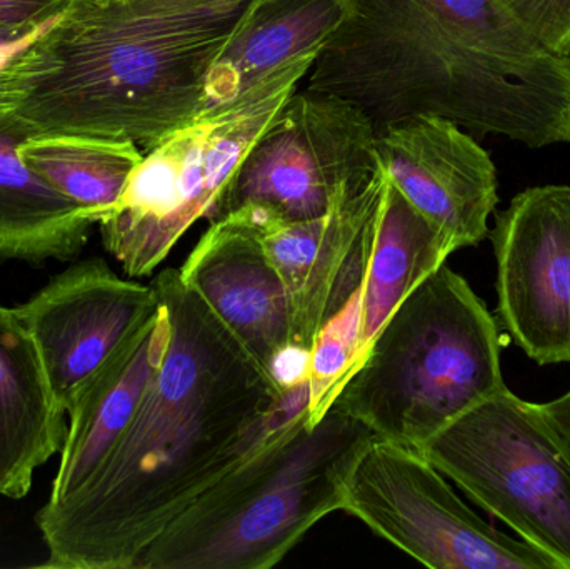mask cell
<instances>
[{"instance_id":"2","label":"cell","mask_w":570,"mask_h":569,"mask_svg":"<svg viewBox=\"0 0 570 569\" xmlns=\"http://www.w3.org/2000/svg\"><path fill=\"white\" fill-rule=\"evenodd\" d=\"M307 89L357 106L375 130L431 114L532 149L570 143V60L499 0H344Z\"/></svg>"},{"instance_id":"8","label":"cell","mask_w":570,"mask_h":569,"mask_svg":"<svg viewBox=\"0 0 570 569\" xmlns=\"http://www.w3.org/2000/svg\"><path fill=\"white\" fill-rule=\"evenodd\" d=\"M382 167L377 130L354 104L295 90L244 157L216 216L315 219L367 189Z\"/></svg>"},{"instance_id":"24","label":"cell","mask_w":570,"mask_h":569,"mask_svg":"<svg viewBox=\"0 0 570 569\" xmlns=\"http://www.w3.org/2000/svg\"><path fill=\"white\" fill-rule=\"evenodd\" d=\"M42 30H40V32H42ZM37 33H33V36H22V33L9 32V30H0V52H2V50H13L26 46Z\"/></svg>"},{"instance_id":"5","label":"cell","mask_w":570,"mask_h":569,"mask_svg":"<svg viewBox=\"0 0 570 569\" xmlns=\"http://www.w3.org/2000/svg\"><path fill=\"white\" fill-rule=\"evenodd\" d=\"M505 387L498 321L442 264L389 317L332 406L377 440L419 450Z\"/></svg>"},{"instance_id":"3","label":"cell","mask_w":570,"mask_h":569,"mask_svg":"<svg viewBox=\"0 0 570 569\" xmlns=\"http://www.w3.org/2000/svg\"><path fill=\"white\" fill-rule=\"evenodd\" d=\"M253 0H69L0 66L22 134L130 140L144 153L206 109L217 56Z\"/></svg>"},{"instance_id":"13","label":"cell","mask_w":570,"mask_h":569,"mask_svg":"<svg viewBox=\"0 0 570 569\" xmlns=\"http://www.w3.org/2000/svg\"><path fill=\"white\" fill-rule=\"evenodd\" d=\"M385 184L382 170L367 189L315 219L276 223L233 213L253 224L283 279L297 350L312 354L325 327L357 301L374 249Z\"/></svg>"},{"instance_id":"6","label":"cell","mask_w":570,"mask_h":569,"mask_svg":"<svg viewBox=\"0 0 570 569\" xmlns=\"http://www.w3.org/2000/svg\"><path fill=\"white\" fill-rule=\"evenodd\" d=\"M318 52L294 57L234 102L206 110L144 153L122 196L99 223L104 247L127 277L149 276L193 224L214 219L244 157Z\"/></svg>"},{"instance_id":"21","label":"cell","mask_w":570,"mask_h":569,"mask_svg":"<svg viewBox=\"0 0 570 569\" xmlns=\"http://www.w3.org/2000/svg\"><path fill=\"white\" fill-rule=\"evenodd\" d=\"M539 42L570 60V0H499Z\"/></svg>"},{"instance_id":"10","label":"cell","mask_w":570,"mask_h":569,"mask_svg":"<svg viewBox=\"0 0 570 569\" xmlns=\"http://www.w3.org/2000/svg\"><path fill=\"white\" fill-rule=\"evenodd\" d=\"M491 239L502 327L541 366L570 364V186L518 194Z\"/></svg>"},{"instance_id":"4","label":"cell","mask_w":570,"mask_h":569,"mask_svg":"<svg viewBox=\"0 0 570 569\" xmlns=\"http://www.w3.org/2000/svg\"><path fill=\"white\" fill-rule=\"evenodd\" d=\"M374 433L337 406L308 408L199 494L134 569H271L342 510L345 480Z\"/></svg>"},{"instance_id":"14","label":"cell","mask_w":570,"mask_h":569,"mask_svg":"<svg viewBox=\"0 0 570 569\" xmlns=\"http://www.w3.org/2000/svg\"><path fill=\"white\" fill-rule=\"evenodd\" d=\"M377 154L389 183L455 251L489 236L499 203L495 166L459 124L431 114L395 120L377 130Z\"/></svg>"},{"instance_id":"7","label":"cell","mask_w":570,"mask_h":569,"mask_svg":"<svg viewBox=\"0 0 570 569\" xmlns=\"http://www.w3.org/2000/svg\"><path fill=\"white\" fill-rule=\"evenodd\" d=\"M417 451L521 540L570 569V453L538 403L505 387Z\"/></svg>"},{"instance_id":"16","label":"cell","mask_w":570,"mask_h":569,"mask_svg":"<svg viewBox=\"0 0 570 569\" xmlns=\"http://www.w3.org/2000/svg\"><path fill=\"white\" fill-rule=\"evenodd\" d=\"M29 331L0 306V498L20 500L60 453L67 428Z\"/></svg>"},{"instance_id":"22","label":"cell","mask_w":570,"mask_h":569,"mask_svg":"<svg viewBox=\"0 0 570 569\" xmlns=\"http://www.w3.org/2000/svg\"><path fill=\"white\" fill-rule=\"evenodd\" d=\"M69 0H0V30L33 36L62 13Z\"/></svg>"},{"instance_id":"20","label":"cell","mask_w":570,"mask_h":569,"mask_svg":"<svg viewBox=\"0 0 570 569\" xmlns=\"http://www.w3.org/2000/svg\"><path fill=\"white\" fill-rule=\"evenodd\" d=\"M19 156L37 176L99 224L122 196L144 150L130 140L40 136L23 140Z\"/></svg>"},{"instance_id":"9","label":"cell","mask_w":570,"mask_h":569,"mask_svg":"<svg viewBox=\"0 0 570 569\" xmlns=\"http://www.w3.org/2000/svg\"><path fill=\"white\" fill-rule=\"evenodd\" d=\"M342 511L434 569H562L485 523L417 450L372 440L345 480Z\"/></svg>"},{"instance_id":"15","label":"cell","mask_w":570,"mask_h":569,"mask_svg":"<svg viewBox=\"0 0 570 569\" xmlns=\"http://www.w3.org/2000/svg\"><path fill=\"white\" fill-rule=\"evenodd\" d=\"M169 340V313L160 301L156 313L114 351L86 384L67 411L69 426L47 507L73 497L109 457L159 370Z\"/></svg>"},{"instance_id":"23","label":"cell","mask_w":570,"mask_h":569,"mask_svg":"<svg viewBox=\"0 0 570 569\" xmlns=\"http://www.w3.org/2000/svg\"><path fill=\"white\" fill-rule=\"evenodd\" d=\"M538 410L541 411L544 420L551 424L562 443L566 444L570 453V391L558 400L549 403H538Z\"/></svg>"},{"instance_id":"12","label":"cell","mask_w":570,"mask_h":569,"mask_svg":"<svg viewBox=\"0 0 570 569\" xmlns=\"http://www.w3.org/2000/svg\"><path fill=\"white\" fill-rule=\"evenodd\" d=\"M179 274L283 393L308 381L311 354L295 346L287 291L246 217L210 223Z\"/></svg>"},{"instance_id":"18","label":"cell","mask_w":570,"mask_h":569,"mask_svg":"<svg viewBox=\"0 0 570 569\" xmlns=\"http://www.w3.org/2000/svg\"><path fill=\"white\" fill-rule=\"evenodd\" d=\"M452 253L455 249L448 236L429 223L387 179L374 249L364 286L355 301L354 356L348 376L361 366L402 301L445 264Z\"/></svg>"},{"instance_id":"19","label":"cell","mask_w":570,"mask_h":569,"mask_svg":"<svg viewBox=\"0 0 570 569\" xmlns=\"http://www.w3.org/2000/svg\"><path fill=\"white\" fill-rule=\"evenodd\" d=\"M23 140L0 114V259H73L94 223L20 159Z\"/></svg>"},{"instance_id":"17","label":"cell","mask_w":570,"mask_h":569,"mask_svg":"<svg viewBox=\"0 0 570 569\" xmlns=\"http://www.w3.org/2000/svg\"><path fill=\"white\" fill-rule=\"evenodd\" d=\"M344 13V0H253L210 69L204 112L234 102L294 57L322 49Z\"/></svg>"},{"instance_id":"1","label":"cell","mask_w":570,"mask_h":569,"mask_svg":"<svg viewBox=\"0 0 570 569\" xmlns=\"http://www.w3.org/2000/svg\"><path fill=\"white\" fill-rule=\"evenodd\" d=\"M150 284L169 313L166 356L89 483L37 513L43 567L134 569L203 491L308 408V381L283 393L179 269Z\"/></svg>"},{"instance_id":"11","label":"cell","mask_w":570,"mask_h":569,"mask_svg":"<svg viewBox=\"0 0 570 569\" xmlns=\"http://www.w3.org/2000/svg\"><path fill=\"white\" fill-rule=\"evenodd\" d=\"M159 304L153 284L120 277L106 261L90 257L57 274L13 311L32 336L53 396L67 413Z\"/></svg>"}]
</instances>
